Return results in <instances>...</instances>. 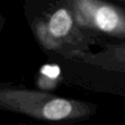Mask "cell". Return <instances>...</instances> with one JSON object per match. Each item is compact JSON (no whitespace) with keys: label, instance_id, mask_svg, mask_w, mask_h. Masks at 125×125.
<instances>
[{"label":"cell","instance_id":"obj_1","mask_svg":"<svg viewBox=\"0 0 125 125\" xmlns=\"http://www.w3.org/2000/svg\"><path fill=\"white\" fill-rule=\"evenodd\" d=\"M0 106L9 111L46 121L79 119L92 112L91 106L81 101L27 89L2 88Z\"/></svg>","mask_w":125,"mask_h":125},{"label":"cell","instance_id":"obj_2","mask_svg":"<svg viewBox=\"0 0 125 125\" xmlns=\"http://www.w3.org/2000/svg\"><path fill=\"white\" fill-rule=\"evenodd\" d=\"M65 4L35 21L33 30L38 42L46 50L68 53L71 58H75L85 53L82 49L85 35L76 23L70 7Z\"/></svg>","mask_w":125,"mask_h":125},{"label":"cell","instance_id":"obj_3","mask_svg":"<svg viewBox=\"0 0 125 125\" xmlns=\"http://www.w3.org/2000/svg\"><path fill=\"white\" fill-rule=\"evenodd\" d=\"M76 23L81 29L125 39V10L99 0H69Z\"/></svg>","mask_w":125,"mask_h":125},{"label":"cell","instance_id":"obj_4","mask_svg":"<svg viewBox=\"0 0 125 125\" xmlns=\"http://www.w3.org/2000/svg\"><path fill=\"white\" fill-rule=\"evenodd\" d=\"M75 59L103 68L125 71V42L106 45L104 50L97 54L81 53Z\"/></svg>","mask_w":125,"mask_h":125},{"label":"cell","instance_id":"obj_5","mask_svg":"<svg viewBox=\"0 0 125 125\" xmlns=\"http://www.w3.org/2000/svg\"><path fill=\"white\" fill-rule=\"evenodd\" d=\"M59 73H60V71L57 66H50V65L43 66L40 70V75L38 77L39 78L38 84L43 86L45 84V81H47V80H48V82L51 81L52 83H55V79H57Z\"/></svg>","mask_w":125,"mask_h":125}]
</instances>
